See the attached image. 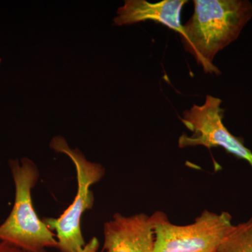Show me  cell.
<instances>
[{
  "instance_id": "obj_1",
  "label": "cell",
  "mask_w": 252,
  "mask_h": 252,
  "mask_svg": "<svg viewBox=\"0 0 252 252\" xmlns=\"http://www.w3.org/2000/svg\"><path fill=\"white\" fill-rule=\"evenodd\" d=\"M194 12L183 26L184 47L193 55L204 72L220 75L215 56L238 39L252 17L248 0H194Z\"/></svg>"
},
{
  "instance_id": "obj_2",
  "label": "cell",
  "mask_w": 252,
  "mask_h": 252,
  "mask_svg": "<svg viewBox=\"0 0 252 252\" xmlns=\"http://www.w3.org/2000/svg\"><path fill=\"white\" fill-rule=\"evenodd\" d=\"M9 167L15 186L12 210L0 225V241L9 243L28 252H47L57 248L56 235L36 213L32 190L39 178L38 167L28 158L21 162L9 160Z\"/></svg>"
},
{
  "instance_id": "obj_3",
  "label": "cell",
  "mask_w": 252,
  "mask_h": 252,
  "mask_svg": "<svg viewBox=\"0 0 252 252\" xmlns=\"http://www.w3.org/2000/svg\"><path fill=\"white\" fill-rule=\"evenodd\" d=\"M50 147L71 159L77 172L78 188L74 201L62 215L58 218H45L44 222L50 230L56 232L59 252H79L86 245L81 229V218L94 205L91 187L102 180L105 170L100 164L88 160L79 149H71L64 137H54Z\"/></svg>"
},
{
  "instance_id": "obj_4",
  "label": "cell",
  "mask_w": 252,
  "mask_h": 252,
  "mask_svg": "<svg viewBox=\"0 0 252 252\" xmlns=\"http://www.w3.org/2000/svg\"><path fill=\"white\" fill-rule=\"evenodd\" d=\"M155 233L154 252H215L233 225L228 212L205 210L188 225H176L164 212L152 215Z\"/></svg>"
},
{
  "instance_id": "obj_5",
  "label": "cell",
  "mask_w": 252,
  "mask_h": 252,
  "mask_svg": "<svg viewBox=\"0 0 252 252\" xmlns=\"http://www.w3.org/2000/svg\"><path fill=\"white\" fill-rule=\"evenodd\" d=\"M221 102V99L208 94L203 105L194 104L183 112L180 119L192 135L182 134L179 138V147H222L228 153L248 162L252 168V152L245 147L243 139L232 135L223 124L224 110L220 107Z\"/></svg>"
},
{
  "instance_id": "obj_6",
  "label": "cell",
  "mask_w": 252,
  "mask_h": 252,
  "mask_svg": "<svg viewBox=\"0 0 252 252\" xmlns=\"http://www.w3.org/2000/svg\"><path fill=\"white\" fill-rule=\"evenodd\" d=\"M155 233L152 216L116 213L104 225L105 252H154Z\"/></svg>"
},
{
  "instance_id": "obj_7",
  "label": "cell",
  "mask_w": 252,
  "mask_h": 252,
  "mask_svg": "<svg viewBox=\"0 0 252 252\" xmlns=\"http://www.w3.org/2000/svg\"><path fill=\"white\" fill-rule=\"evenodd\" d=\"M187 0H164L150 3L146 0H126L119 7L118 16L114 18L115 26H122L146 21L162 23L180 35L183 32L181 23V12Z\"/></svg>"
},
{
  "instance_id": "obj_8",
  "label": "cell",
  "mask_w": 252,
  "mask_h": 252,
  "mask_svg": "<svg viewBox=\"0 0 252 252\" xmlns=\"http://www.w3.org/2000/svg\"><path fill=\"white\" fill-rule=\"evenodd\" d=\"M215 252H252V216L233 225Z\"/></svg>"
},
{
  "instance_id": "obj_9",
  "label": "cell",
  "mask_w": 252,
  "mask_h": 252,
  "mask_svg": "<svg viewBox=\"0 0 252 252\" xmlns=\"http://www.w3.org/2000/svg\"><path fill=\"white\" fill-rule=\"evenodd\" d=\"M99 249L98 240L94 237L91 239L90 241L86 243L84 248L81 249L79 252H97Z\"/></svg>"
},
{
  "instance_id": "obj_10",
  "label": "cell",
  "mask_w": 252,
  "mask_h": 252,
  "mask_svg": "<svg viewBox=\"0 0 252 252\" xmlns=\"http://www.w3.org/2000/svg\"><path fill=\"white\" fill-rule=\"evenodd\" d=\"M0 252H28L9 243L0 241Z\"/></svg>"
},
{
  "instance_id": "obj_11",
  "label": "cell",
  "mask_w": 252,
  "mask_h": 252,
  "mask_svg": "<svg viewBox=\"0 0 252 252\" xmlns=\"http://www.w3.org/2000/svg\"><path fill=\"white\" fill-rule=\"evenodd\" d=\"M0 63H1V59H0Z\"/></svg>"
}]
</instances>
